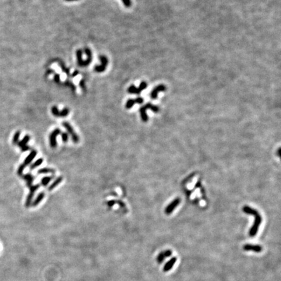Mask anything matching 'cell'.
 <instances>
[{"label":"cell","mask_w":281,"mask_h":281,"mask_svg":"<svg viewBox=\"0 0 281 281\" xmlns=\"http://www.w3.org/2000/svg\"><path fill=\"white\" fill-rule=\"evenodd\" d=\"M55 173H56V170L53 169H50V168H42V169H39L38 171L39 174H55Z\"/></svg>","instance_id":"21"},{"label":"cell","mask_w":281,"mask_h":281,"mask_svg":"<svg viewBox=\"0 0 281 281\" xmlns=\"http://www.w3.org/2000/svg\"><path fill=\"white\" fill-rule=\"evenodd\" d=\"M37 154V151L35 150H33L32 151L30 152V154L28 155L27 157L25 159L24 163L22 164L21 166H20V167H18V172H17L18 176H22L23 171H24L25 167L31 163V161H32L33 160V159L35 158Z\"/></svg>","instance_id":"3"},{"label":"cell","mask_w":281,"mask_h":281,"mask_svg":"<svg viewBox=\"0 0 281 281\" xmlns=\"http://www.w3.org/2000/svg\"><path fill=\"white\" fill-rule=\"evenodd\" d=\"M54 80L56 83L60 82V76L59 74H56L54 76Z\"/></svg>","instance_id":"31"},{"label":"cell","mask_w":281,"mask_h":281,"mask_svg":"<svg viewBox=\"0 0 281 281\" xmlns=\"http://www.w3.org/2000/svg\"><path fill=\"white\" fill-rule=\"evenodd\" d=\"M51 113L53 114L54 116L56 117H66L68 115L70 111H69V109L68 108H64L62 111H59V109L57 108V107L54 106L51 108Z\"/></svg>","instance_id":"7"},{"label":"cell","mask_w":281,"mask_h":281,"mask_svg":"<svg viewBox=\"0 0 281 281\" xmlns=\"http://www.w3.org/2000/svg\"><path fill=\"white\" fill-rule=\"evenodd\" d=\"M166 90V86L164 85H159L158 86L155 87L152 91L150 92V97L152 98V99L156 100V98H158V93L160 92H163Z\"/></svg>","instance_id":"11"},{"label":"cell","mask_w":281,"mask_h":281,"mask_svg":"<svg viewBox=\"0 0 281 281\" xmlns=\"http://www.w3.org/2000/svg\"><path fill=\"white\" fill-rule=\"evenodd\" d=\"M22 178L23 179H24L26 181V182H27L26 184H27V186L28 187H30L31 186V185H33L32 184L34 180V177L33 175H31V174H26L25 175H22Z\"/></svg>","instance_id":"16"},{"label":"cell","mask_w":281,"mask_h":281,"mask_svg":"<svg viewBox=\"0 0 281 281\" xmlns=\"http://www.w3.org/2000/svg\"><path fill=\"white\" fill-rule=\"evenodd\" d=\"M115 204H116V201H115V200H111V201H109L108 202V203H107V204H108V206H109V207H112L113 206H114Z\"/></svg>","instance_id":"29"},{"label":"cell","mask_w":281,"mask_h":281,"mask_svg":"<svg viewBox=\"0 0 281 281\" xmlns=\"http://www.w3.org/2000/svg\"><path fill=\"white\" fill-rule=\"evenodd\" d=\"M242 210L243 212L249 214V215H252L254 217V221L253 225L252 226V227L249 232V236L251 237H254L256 235L259 229L260 225L262 223V217L256 210H254L253 208L248 206H243Z\"/></svg>","instance_id":"1"},{"label":"cell","mask_w":281,"mask_h":281,"mask_svg":"<svg viewBox=\"0 0 281 281\" xmlns=\"http://www.w3.org/2000/svg\"><path fill=\"white\" fill-rule=\"evenodd\" d=\"M66 1H77V0H65Z\"/></svg>","instance_id":"34"},{"label":"cell","mask_w":281,"mask_h":281,"mask_svg":"<svg viewBox=\"0 0 281 281\" xmlns=\"http://www.w3.org/2000/svg\"><path fill=\"white\" fill-rule=\"evenodd\" d=\"M61 130L59 128H56L50 134V137H49V139H50V146L52 148V149H55V148L57 146L56 137L59 134H61Z\"/></svg>","instance_id":"9"},{"label":"cell","mask_w":281,"mask_h":281,"mask_svg":"<svg viewBox=\"0 0 281 281\" xmlns=\"http://www.w3.org/2000/svg\"><path fill=\"white\" fill-rule=\"evenodd\" d=\"M176 262V257H173L172 258H170V260H169L166 264H165L163 267V271L164 272H167L169 271L170 269H171L173 267V266L175 265V263Z\"/></svg>","instance_id":"15"},{"label":"cell","mask_w":281,"mask_h":281,"mask_svg":"<svg viewBox=\"0 0 281 281\" xmlns=\"http://www.w3.org/2000/svg\"><path fill=\"white\" fill-rule=\"evenodd\" d=\"M122 1L124 5V6L127 8H129L132 5V1L131 0H122Z\"/></svg>","instance_id":"27"},{"label":"cell","mask_w":281,"mask_h":281,"mask_svg":"<svg viewBox=\"0 0 281 281\" xmlns=\"http://www.w3.org/2000/svg\"><path fill=\"white\" fill-rule=\"evenodd\" d=\"M63 180V176H59V177H57L54 181V182H52V184L50 185V187H48V190L49 191L53 190L55 187H56L58 185H59L61 184V182H62Z\"/></svg>","instance_id":"18"},{"label":"cell","mask_w":281,"mask_h":281,"mask_svg":"<svg viewBox=\"0 0 281 281\" xmlns=\"http://www.w3.org/2000/svg\"><path fill=\"white\" fill-rule=\"evenodd\" d=\"M63 126L65 127V129L66 130V131H67L68 134L70 135L72 141H73L74 143H79V141H80L79 136H78L76 134V133L74 132V130L73 128L72 127V126L70 125V124L68 123V122H63Z\"/></svg>","instance_id":"4"},{"label":"cell","mask_w":281,"mask_h":281,"mask_svg":"<svg viewBox=\"0 0 281 281\" xmlns=\"http://www.w3.org/2000/svg\"><path fill=\"white\" fill-rule=\"evenodd\" d=\"M40 187L39 184H37L35 185H31V187H30V193L27 196V199H26L25 201V206L26 207H30L32 203V200L33 198L35 192L39 189Z\"/></svg>","instance_id":"8"},{"label":"cell","mask_w":281,"mask_h":281,"mask_svg":"<svg viewBox=\"0 0 281 281\" xmlns=\"http://www.w3.org/2000/svg\"><path fill=\"white\" fill-rule=\"evenodd\" d=\"M165 258H166V256H165V254L163 253V252H161L160 254H158V256L157 257V262L158 263H162L163 262Z\"/></svg>","instance_id":"24"},{"label":"cell","mask_w":281,"mask_h":281,"mask_svg":"<svg viewBox=\"0 0 281 281\" xmlns=\"http://www.w3.org/2000/svg\"><path fill=\"white\" fill-rule=\"evenodd\" d=\"M43 159L42 158H39L36 161H35L34 163L31 165V167H30V169L31 170H33L34 169H35V168H37V167H39L40 166V165H41L42 163H43Z\"/></svg>","instance_id":"23"},{"label":"cell","mask_w":281,"mask_h":281,"mask_svg":"<svg viewBox=\"0 0 281 281\" xmlns=\"http://www.w3.org/2000/svg\"><path fill=\"white\" fill-rule=\"evenodd\" d=\"M30 140V135H26L25 137L23 138V139L22 141H20L18 143H17L18 144V146L22 149V152L27 151V150L30 149V146L27 145V144Z\"/></svg>","instance_id":"12"},{"label":"cell","mask_w":281,"mask_h":281,"mask_svg":"<svg viewBox=\"0 0 281 281\" xmlns=\"http://www.w3.org/2000/svg\"><path fill=\"white\" fill-rule=\"evenodd\" d=\"M61 139L63 143H67L69 138L68 133L63 132V133H61Z\"/></svg>","instance_id":"26"},{"label":"cell","mask_w":281,"mask_h":281,"mask_svg":"<svg viewBox=\"0 0 281 281\" xmlns=\"http://www.w3.org/2000/svg\"><path fill=\"white\" fill-rule=\"evenodd\" d=\"M163 253L165 254V256H166V258L167 257H169L171 256V254H172V251L169 250V249H168V250H166V251H165L163 252Z\"/></svg>","instance_id":"28"},{"label":"cell","mask_w":281,"mask_h":281,"mask_svg":"<svg viewBox=\"0 0 281 281\" xmlns=\"http://www.w3.org/2000/svg\"><path fill=\"white\" fill-rule=\"evenodd\" d=\"M139 112L142 120L144 122V123H146V122L149 120V117H148L146 114V109L144 108L143 106H142L139 109Z\"/></svg>","instance_id":"19"},{"label":"cell","mask_w":281,"mask_h":281,"mask_svg":"<svg viewBox=\"0 0 281 281\" xmlns=\"http://www.w3.org/2000/svg\"><path fill=\"white\" fill-rule=\"evenodd\" d=\"M54 178V177L53 176H45V177L42 178V180H41V184L43 185V186H46V185H47L49 184V182H50Z\"/></svg>","instance_id":"22"},{"label":"cell","mask_w":281,"mask_h":281,"mask_svg":"<svg viewBox=\"0 0 281 281\" xmlns=\"http://www.w3.org/2000/svg\"><path fill=\"white\" fill-rule=\"evenodd\" d=\"M243 249L246 251H253L255 253H260L262 251V247L259 245L245 244L243 247Z\"/></svg>","instance_id":"13"},{"label":"cell","mask_w":281,"mask_h":281,"mask_svg":"<svg viewBox=\"0 0 281 281\" xmlns=\"http://www.w3.org/2000/svg\"><path fill=\"white\" fill-rule=\"evenodd\" d=\"M78 74H79V72H77V71H76L74 72V74H72V76H76V75H77Z\"/></svg>","instance_id":"32"},{"label":"cell","mask_w":281,"mask_h":281,"mask_svg":"<svg viewBox=\"0 0 281 281\" xmlns=\"http://www.w3.org/2000/svg\"><path fill=\"white\" fill-rule=\"evenodd\" d=\"M82 54L83 52L82 50H77L76 51V57H77V65L80 66H82V67H84V66H87L91 64V63L92 61V53L91 51H87L86 52V55L87 56V60H83L82 59Z\"/></svg>","instance_id":"2"},{"label":"cell","mask_w":281,"mask_h":281,"mask_svg":"<svg viewBox=\"0 0 281 281\" xmlns=\"http://www.w3.org/2000/svg\"><path fill=\"white\" fill-rule=\"evenodd\" d=\"M44 196H45V194L44 192L40 193L39 195H37V198L35 199L34 201L31 203V206H37L42 201L43 199L44 198Z\"/></svg>","instance_id":"17"},{"label":"cell","mask_w":281,"mask_h":281,"mask_svg":"<svg viewBox=\"0 0 281 281\" xmlns=\"http://www.w3.org/2000/svg\"><path fill=\"white\" fill-rule=\"evenodd\" d=\"M116 204H118L122 208H124L126 206L125 203L123 202V201H116Z\"/></svg>","instance_id":"30"},{"label":"cell","mask_w":281,"mask_h":281,"mask_svg":"<svg viewBox=\"0 0 281 281\" xmlns=\"http://www.w3.org/2000/svg\"><path fill=\"white\" fill-rule=\"evenodd\" d=\"M280 149H279V150H278V156H280Z\"/></svg>","instance_id":"33"},{"label":"cell","mask_w":281,"mask_h":281,"mask_svg":"<svg viewBox=\"0 0 281 281\" xmlns=\"http://www.w3.org/2000/svg\"><path fill=\"white\" fill-rule=\"evenodd\" d=\"M20 135V131H17L15 133V134H14V135L13 137V144H16L18 143V139H19Z\"/></svg>","instance_id":"25"},{"label":"cell","mask_w":281,"mask_h":281,"mask_svg":"<svg viewBox=\"0 0 281 281\" xmlns=\"http://www.w3.org/2000/svg\"><path fill=\"white\" fill-rule=\"evenodd\" d=\"M143 102H144V99L142 97H137L135 99H129L126 102L125 107L126 109H131L135 104H141L143 103Z\"/></svg>","instance_id":"14"},{"label":"cell","mask_w":281,"mask_h":281,"mask_svg":"<svg viewBox=\"0 0 281 281\" xmlns=\"http://www.w3.org/2000/svg\"><path fill=\"white\" fill-rule=\"evenodd\" d=\"M147 87V83L145 82H142L139 87H136L134 85H130L128 89V92L130 94H139L141 92L146 89Z\"/></svg>","instance_id":"5"},{"label":"cell","mask_w":281,"mask_h":281,"mask_svg":"<svg viewBox=\"0 0 281 281\" xmlns=\"http://www.w3.org/2000/svg\"><path fill=\"white\" fill-rule=\"evenodd\" d=\"M143 107L146 110L150 109L154 113H158L159 111H160V108H159V107L157 106H154L152 103H147L145 104V105L143 106Z\"/></svg>","instance_id":"20"},{"label":"cell","mask_w":281,"mask_h":281,"mask_svg":"<svg viewBox=\"0 0 281 281\" xmlns=\"http://www.w3.org/2000/svg\"><path fill=\"white\" fill-rule=\"evenodd\" d=\"M99 59L101 61V65H97L94 67V71L98 72V73H101L104 71L106 70L107 66L108 65V59L106 56H100L99 57Z\"/></svg>","instance_id":"6"},{"label":"cell","mask_w":281,"mask_h":281,"mask_svg":"<svg viewBox=\"0 0 281 281\" xmlns=\"http://www.w3.org/2000/svg\"><path fill=\"white\" fill-rule=\"evenodd\" d=\"M180 199L179 198L175 199L173 202H170V203L166 207V210H165V213L167 214V215H169V214L171 213L174 211V210L175 209V208L176 206H178L180 204Z\"/></svg>","instance_id":"10"}]
</instances>
